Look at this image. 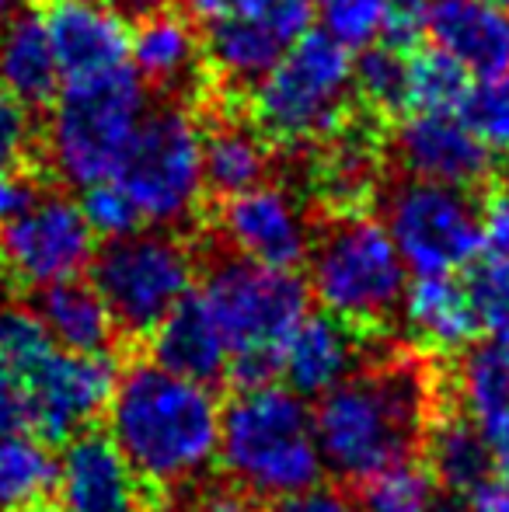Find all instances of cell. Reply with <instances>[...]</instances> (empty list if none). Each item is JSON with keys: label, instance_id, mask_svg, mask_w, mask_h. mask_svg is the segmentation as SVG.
<instances>
[{"label": "cell", "instance_id": "1", "mask_svg": "<svg viewBox=\"0 0 509 512\" xmlns=\"http://www.w3.org/2000/svg\"><path fill=\"white\" fill-rule=\"evenodd\" d=\"M109 439L133 478L168 502L192 488L220 450V405L210 387L175 377L157 363H133L119 373L109 401Z\"/></svg>", "mask_w": 509, "mask_h": 512}, {"label": "cell", "instance_id": "2", "mask_svg": "<svg viewBox=\"0 0 509 512\" xmlns=\"http://www.w3.org/2000/svg\"><path fill=\"white\" fill-rule=\"evenodd\" d=\"M426 370L408 352L360 366L318 398V432L325 471L360 485L363 478L415 457L429 429Z\"/></svg>", "mask_w": 509, "mask_h": 512}, {"label": "cell", "instance_id": "3", "mask_svg": "<svg viewBox=\"0 0 509 512\" xmlns=\"http://www.w3.org/2000/svg\"><path fill=\"white\" fill-rule=\"evenodd\" d=\"M224 474L248 499L276 502L283 495L321 485V457L314 411L290 387H245L220 408Z\"/></svg>", "mask_w": 509, "mask_h": 512}, {"label": "cell", "instance_id": "4", "mask_svg": "<svg viewBox=\"0 0 509 512\" xmlns=\"http://www.w3.org/2000/svg\"><path fill=\"white\" fill-rule=\"evenodd\" d=\"M248 122L272 150L307 154L353 119V56L328 32H304L248 91Z\"/></svg>", "mask_w": 509, "mask_h": 512}, {"label": "cell", "instance_id": "5", "mask_svg": "<svg viewBox=\"0 0 509 512\" xmlns=\"http://www.w3.org/2000/svg\"><path fill=\"white\" fill-rule=\"evenodd\" d=\"M231 349L227 377L245 387H265L283 370V345L307 317L311 290L293 269H269L252 258H220L203 283Z\"/></svg>", "mask_w": 509, "mask_h": 512}, {"label": "cell", "instance_id": "6", "mask_svg": "<svg viewBox=\"0 0 509 512\" xmlns=\"http://www.w3.org/2000/svg\"><path fill=\"white\" fill-rule=\"evenodd\" d=\"M147 115V84L126 63L70 81L49 105L42 150L60 182L74 189L116 178L129 143Z\"/></svg>", "mask_w": 509, "mask_h": 512}, {"label": "cell", "instance_id": "7", "mask_svg": "<svg viewBox=\"0 0 509 512\" xmlns=\"http://www.w3.org/2000/svg\"><path fill=\"white\" fill-rule=\"evenodd\" d=\"M311 279L307 290L321 300L328 314L374 331L401 310L408 269L387 234L384 220L370 213L332 216L321 234H314Z\"/></svg>", "mask_w": 509, "mask_h": 512}, {"label": "cell", "instance_id": "8", "mask_svg": "<svg viewBox=\"0 0 509 512\" xmlns=\"http://www.w3.org/2000/svg\"><path fill=\"white\" fill-rule=\"evenodd\" d=\"M88 269L91 286L129 338L150 335L196 283V255L168 230H133L105 241Z\"/></svg>", "mask_w": 509, "mask_h": 512}, {"label": "cell", "instance_id": "9", "mask_svg": "<svg viewBox=\"0 0 509 512\" xmlns=\"http://www.w3.org/2000/svg\"><path fill=\"white\" fill-rule=\"evenodd\" d=\"M116 182L126 189L143 223L178 227L203 203V126L189 105H164L143 115Z\"/></svg>", "mask_w": 509, "mask_h": 512}, {"label": "cell", "instance_id": "10", "mask_svg": "<svg viewBox=\"0 0 509 512\" xmlns=\"http://www.w3.org/2000/svg\"><path fill=\"white\" fill-rule=\"evenodd\" d=\"M384 227L415 276L461 272L482 255L478 206L454 185L401 178L384 196Z\"/></svg>", "mask_w": 509, "mask_h": 512}, {"label": "cell", "instance_id": "11", "mask_svg": "<svg viewBox=\"0 0 509 512\" xmlns=\"http://www.w3.org/2000/svg\"><path fill=\"white\" fill-rule=\"evenodd\" d=\"M95 258V230L81 206L60 192H42L25 213L0 223V272L11 286L42 290L74 279Z\"/></svg>", "mask_w": 509, "mask_h": 512}, {"label": "cell", "instance_id": "12", "mask_svg": "<svg viewBox=\"0 0 509 512\" xmlns=\"http://www.w3.org/2000/svg\"><path fill=\"white\" fill-rule=\"evenodd\" d=\"M116 380L119 370L109 352L81 356V352L53 349L21 377L28 429L46 443H70L109 408Z\"/></svg>", "mask_w": 509, "mask_h": 512}, {"label": "cell", "instance_id": "13", "mask_svg": "<svg viewBox=\"0 0 509 512\" xmlns=\"http://www.w3.org/2000/svg\"><path fill=\"white\" fill-rule=\"evenodd\" d=\"M217 227L241 258L269 269H297L314 244L307 206L283 185L262 182L241 196L220 199Z\"/></svg>", "mask_w": 509, "mask_h": 512}, {"label": "cell", "instance_id": "14", "mask_svg": "<svg viewBox=\"0 0 509 512\" xmlns=\"http://www.w3.org/2000/svg\"><path fill=\"white\" fill-rule=\"evenodd\" d=\"M394 157L419 182L475 189L489 178L492 150L461 119V112H412L394 129Z\"/></svg>", "mask_w": 509, "mask_h": 512}, {"label": "cell", "instance_id": "15", "mask_svg": "<svg viewBox=\"0 0 509 512\" xmlns=\"http://www.w3.org/2000/svg\"><path fill=\"white\" fill-rule=\"evenodd\" d=\"M35 11L67 81L105 74L126 60V25L105 0H39Z\"/></svg>", "mask_w": 509, "mask_h": 512}, {"label": "cell", "instance_id": "16", "mask_svg": "<svg viewBox=\"0 0 509 512\" xmlns=\"http://www.w3.org/2000/svg\"><path fill=\"white\" fill-rule=\"evenodd\" d=\"M426 39L433 49L489 81L509 74V11L489 0H426Z\"/></svg>", "mask_w": 509, "mask_h": 512}, {"label": "cell", "instance_id": "17", "mask_svg": "<svg viewBox=\"0 0 509 512\" xmlns=\"http://www.w3.org/2000/svg\"><path fill=\"white\" fill-rule=\"evenodd\" d=\"M56 506L63 512H143L140 481L109 436L81 432L70 439L60 457Z\"/></svg>", "mask_w": 509, "mask_h": 512}, {"label": "cell", "instance_id": "18", "mask_svg": "<svg viewBox=\"0 0 509 512\" xmlns=\"http://www.w3.org/2000/svg\"><path fill=\"white\" fill-rule=\"evenodd\" d=\"M367 331L335 314H307L283 345V377L300 398H321L363 366Z\"/></svg>", "mask_w": 509, "mask_h": 512}, {"label": "cell", "instance_id": "19", "mask_svg": "<svg viewBox=\"0 0 509 512\" xmlns=\"http://www.w3.org/2000/svg\"><path fill=\"white\" fill-rule=\"evenodd\" d=\"M129 56L147 88L164 95H182V105H196L206 91L203 67V35L196 32V21L182 11H161L150 21H140L129 39Z\"/></svg>", "mask_w": 509, "mask_h": 512}, {"label": "cell", "instance_id": "20", "mask_svg": "<svg viewBox=\"0 0 509 512\" xmlns=\"http://www.w3.org/2000/svg\"><path fill=\"white\" fill-rule=\"evenodd\" d=\"M377 185H381L377 147L367 129H360L353 119L332 140L311 150L307 189L328 216L367 213V206L377 196Z\"/></svg>", "mask_w": 509, "mask_h": 512}, {"label": "cell", "instance_id": "21", "mask_svg": "<svg viewBox=\"0 0 509 512\" xmlns=\"http://www.w3.org/2000/svg\"><path fill=\"white\" fill-rule=\"evenodd\" d=\"M150 363L203 387H213L227 377L231 349L203 293H189L150 331Z\"/></svg>", "mask_w": 509, "mask_h": 512}, {"label": "cell", "instance_id": "22", "mask_svg": "<svg viewBox=\"0 0 509 512\" xmlns=\"http://www.w3.org/2000/svg\"><path fill=\"white\" fill-rule=\"evenodd\" d=\"M203 129V185L213 199H231L265 182L272 147L248 122L245 108L210 105L199 108Z\"/></svg>", "mask_w": 509, "mask_h": 512}, {"label": "cell", "instance_id": "23", "mask_svg": "<svg viewBox=\"0 0 509 512\" xmlns=\"http://www.w3.org/2000/svg\"><path fill=\"white\" fill-rule=\"evenodd\" d=\"M461 411L485 439L496 471L509 474V338L468 349L457 370Z\"/></svg>", "mask_w": 509, "mask_h": 512}, {"label": "cell", "instance_id": "24", "mask_svg": "<svg viewBox=\"0 0 509 512\" xmlns=\"http://www.w3.org/2000/svg\"><path fill=\"white\" fill-rule=\"evenodd\" d=\"M0 88L25 108H49L60 95V67L35 7L11 14L0 28Z\"/></svg>", "mask_w": 509, "mask_h": 512}, {"label": "cell", "instance_id": "25", "mask_svg": "<svg viewBox=\"0 0 509 512\" xmlns=\"http://www.w3.org/2000/svg\"><path fill=\"white\" fill-rule=\"evenodd\" d=\"M401 314L412 331V338L426 349L457 352L468 349L478 338V324L471 314L468 293L461 276L440 272V276H415L405 286Z\"/></svg>", "mask_w": 509, "mask_h": 512}, {"label": "cell", "instance_id": "26", "mask_svg": "<svg viewBox=\"0 0 509 512\" xmlns=\"http://www.w3.org/2000/svg\"><path fill=\"white\" fill-rule=\"evenodd\" d=\"M35 314L46 324L56 349L81 352V356H98L112 349L116 338V321H112L105 300L91 286V279H60L39 290Z\"/></svg>", "mask_w": 509, "mask_h": 512}, {"label": "cell", "instance_id": "27", "mask_svg": "<svg viewBox=\"0 0 509 512\" xmlns=\"http://www.w3.org/2000/svg\"><path fill=\"white\" fill-rule=\"evenodd\" d=\"M422 446H426V467L433 471L436 485L454 495H471L496 474L489 446L464 411H440L429 418Z\"/></svg>", "mask_w": 509, "mask_h": 512}, {"label": "cell", "instance_id": "28", "mask_svg": "<svg viewBox=\"0 0 509 512\" xmlns=\"http://www.w3.org/2000/svg\"><path fill=\"white\" fill-rule=\"evenodd\" d=\"M60 460L35 432L0 436V512H35L56 499Z\"/></svg>", "mask_w": 509, "mask_h": 512}, {"label": "cell", "instance_id": "29", "mask_svg": "<svg viewBox=\"0 0 509 512\" xmlns=\"http://www.w3.org/2000/svg\"><path fill=\"white\" fill-rule=\"evenodd\" d=\"M353 98L377 119L408 112V56L394 46H367L353 60Z\"/></svg>", "mask_w": 509, "mask_h": 512}, {"label": "cell", "instance_id": "30", "mask_svg": "<svg viewBox=\"0 0 509 512\" xmlns=\"http://www.w3.org/2000/svg\"><path fill=\"white\" fill-rule=\"evenodd\" d=\"M436 478L422 460L408 457L360 481V512H429L436 506Z\"/></svg>", "mask_w": 509, "mask_h": 512}, {"label": "cell", "instance_id": "31", "mask_svg": "<svg viewBox=\"0 0 509 512\" xmlns=\"http://www.w3.org/2000/svg\"><path fill=\"white\" fill-rule=\"evenodd\" d=\"M471 77L440 49L408 56V112H461Z\"/></svg>", "mask_w": 509, "mask_h": 512}, {"label": "cell", "instance_id": "32", "mask_svg": "<svg viewBox=\"0 0 509 512\" xmlns=\"http://www.w3.org/2000/svg\"><path fill=\"white\" fill-rule=\"evenodd\" d=\"M475 314L478 335L509 338V262L506 258L478 255L461 276Z\"/></svg>", "mask_w": 509, "mask_h": 512}, {"label": "cell", "instance_id": "33", "mask_svg": "<svg viewBox=\"0 0 509 512\" xmlns=\"http://www.w3.org/2000/svg\"><path fill=\"white\" fill-rule=\"evenodd\" d=\"M53 349H56L53 338H49L46 324L39 321V314L32 307H21V304L0 307V359L18 377H25Z\"/></svg>", "mask_w": 509, "mask_h": 512}, {"label": "cell", "instance_id": "34", "mask_svg": "<svg viewBox=\"0 0 509 512\" xmlns=\"http://www.w3.org/2000/svg\"><path fill=\"white\" fill-rule=\"evenodd\" d=\"M461 119L492 154H509V74L478 81L464 98Z\"/></svg>", "mask_w": 509, "mask_h": 512}, {"label": "cell", "instance_id": "35", "mask_svg": "<svg viewBox=\"0 0 509 512\" xmlns=\"http://www.w3.org/2000/svg\"><path fill=\"white\" fill-rule=\"evenodd\" d=\"M321 25L342 46H370L381 39V28L394 0H314Z\"/></svg>", "mask_w": 509, "mask_h": 512}, {"label": "cell", "instance_id": "36", "mask_svg": "<svg viewBox=\"0 0 509 512\" xmlns=\"http://www.w3.org/2000/svg\"><path fill=\"white\" fill-rule=\"evenodd\" d=\"M81 213L88 220V227L95 230V237H105V241H116V237H126L133 230L143 227L140 209L133 206V199L126 196V189L109 178V182H98L81 189Z\"/></svg>", "mask_w": 509, "mask_h": 512}, {"label": "cell", "instance_id": "37", "mask_svg": "<svg viewBox=\"0 0 509 512\" xmlns=\"http://www.w3.org/2000/svg\"><path fill=\"white\" fill-rule=\"evenodd\" d=\"M35 157V126L32 108L11 98L0 88V178L14 171H28Z\"/></svg>", "mask_w": 509, "mask_h": 512}, {"label": "cell", "instance_id": "38", "mask_svg": "<svg viewBox=\"0 0 509 512\" xmlns=\"http://www.w3.org/2000/svg\"><path fill=\"white\" fill-rule=\"evenodd\" d=\"M234 14L265 25L283 42H297L304 32H311V21L318 14L314 0H234Z\"/></svg>", "mask_w": 509, "mask_h": 512}, {"label": "cell", "instance_id": "39", "mask_svg": "<svg viewBox=\"0 0 509 512\" xmlns=\"http://www.w3.org/2000/svg\"><path fill=\"white\" fill-rule=\"evenodd\" d=\"M422 35H426V0H394L381 28L384 46H394L405 53Z\"/></svg>", "mask_w": 509, "mask_h": 512}, {"label": "cell", "instance_id": "40", "mask_svg": "<svg viewBox=\"0 0 509 512\" xmlns=\"http://www.w3.org/2000/svg\"><path fill=\"white\" fill-rule=\"evenodd\" d=\"M478 230H482V255L509 262V189H496L478 206Z\"/></svg>", "mask_w": 509, "mask_h": 512}, {"label": "cell", "instance_id": "41", "mask_svg": "<svg viewBox=\"0 0 509 512\" xmlns=\"http://www.w3.org/2000/svg\"><path fill=\"white\" fill-rule=\"evenodd\" d=\"M269 512H360V506H356L342 488L314 485V488H304V492L276 499L269 506Z\"/></svg>", "mask_w": 509, "mask_h": 512}, {"label": "cell", "instance_id": "42", "mask_svg": "<svg viewBox=\"0 0 509 512\" xmlns=\"http://www.w3.org/2000/svg\"><path fill=\"white\" fill-rule=\"evenodd\" d=\"M28 429V401L25 384L11 366L0 359V436Z\"/></svg>", "mask_w": 509, "mask_h": 512}, {"label": "cell", "instance_id": "43", "mask_svg": "<svg viewBox=\"0 0 509 512\" xmlns=\"http://www.w3.org/2000/svg\"><path fill=\"white\" fill-rule=\"evenodd\" d=\"M42 196V178L39 171H14V175L0 178V223L14 220L18 213H25L35 199Z\"/></svg>", "mask_w": 509, "mask_h": 512}, {"label": "cell", "instance_id": "44", "mask_svg": "<svg viewBox=\"0 0 509 512\" xmlns=\"http://www.w3.org/2000/svg\"><path fill=\"white\" fill-rule=\"evenodd\" d=\"M178 512H255V502L227 481V485H206L189 492Z\"/></svg>", "mask_w": 509, "mask_h": 512}, {"label": "cell", "instance_id": "45", "mask_svg": "<svg viewBox=\"0 0 509 512\" xmlns=\"http://www.w3.org/2000/svg\"><path fill=\"white\" fill-rule=\"evenodd\" d=\"M471 512H509V474H492L482 488L468 495Z\"/></svg>", "mask_w": 509, "mask_h": 512}, {"label": "cell", "instance_id": "46", "mask_svg": "<svg viewBox=\"0 0 509 512\" xmlns=\"http://www.w3.org/2000/svg\"><path fill=\"white\" fill-rule=\"evenodd\" d=\"M105 4L123 18V25H140V21H150L154 14L168 11L171 0H105Z\"/></svg>", "mask_w": 509, "mask_h": 512}, {"label": "cell", "instance_id": "47", "mask_svg": "<svg viewBox=\"0 0 509 512\" xmlns=\"http://www.w3.org/2000/svg\"><path fill=\"white\" fill-rule=\"evenodd\" d=\"M234 11V0H182V14L192 21H203V25H210V21L224 18V14Z\"/></svg>", "mask_w": 509, "mask_h": 512}, {"label": "cell", "instance_id": "48", "mask_svg": "<svg viewBox=\"0 0 509 512\" xmlns=\"http://www.w3.org/2000/svg\"><path fill=\"white\" fill-rule=\"evenodd\" d=\"M429 512H471L468 506H461V502H436Z\"/></svg>", "mask_w": 509, "mask_h": 512}, {"label": "cell", "instance_id": "49", "mask_svg": "<svg viewBox=\"0 0 509 512\" xmlns=\"http://www.w3.org/2000/svg\"><path fill=\"white\" fill-rule=\"evenodd\" d=\"M14 11H18V0H0V21H7Z\"/></svg>", "mask_w": 509, "mask_h": 512}, {"label": "cell", "instance_id": "50", "mask_svg": "<svg viewBox=\"0 0 509 512\" xmlns=\"http://www.w3.org/2000/svg\"><path fill=\"white\" fill-rule=\"evenodd\" d=\"M489 4H496V7H506V11H509V0H489Z\"/></svg>", "mask_w": 509, "mask_h": 512}, {"label": "cell", "instance_id": "51", "mask_svg": "<svg viewBox=\"0 0 509 512\" xmlns=\"http://www.w3.org/2000/svg\"><path fill=\"white\" fill-rule=\"evenodd\" d=\"M7 283V279H4V272H0V286H4Z\"/></svg>", "mask_w": 509, "mask_h": 512}]
</instances>
